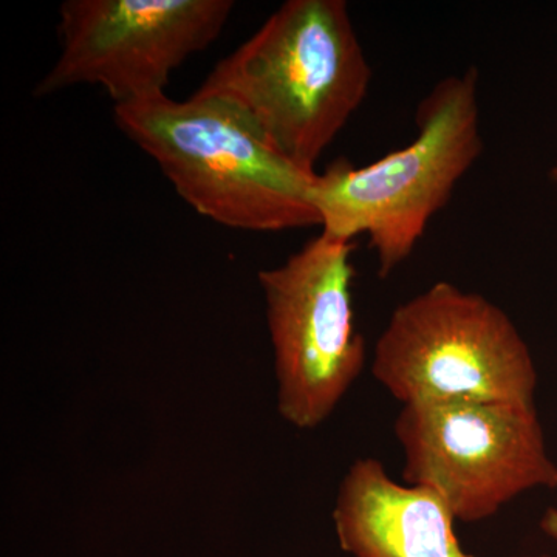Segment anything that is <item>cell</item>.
<instances>
[{
	"label": "cell",
	"mask_w": 557,
	"mask_h": 557,
	"mask_svg": "<svg viewBox=\"0 0 557 557\" xmlns=\"http://www.w3.org/2000/svg\"><path fill=\"white\" fill-rule=\"evenodd\" d=\"M370 83L347 3L288 0L194 95L222 102L282 159L317 172Z\"/></svg>",
	"instance_id": "obj_1"
},
{
	"label": "cell",
	"mask_w": 557,
	"mask_h": 557,
	"mask_svg": "<svg viewBox=\"0 0 557 557\" xmlns=\"http://www.w3.org/2000/svg\"><path fill=\"white\" fill-rule=\"evenodd\" d=\"M113 119L203 218L258 233L321 226L318 172L282 159L222 102L157 94L116 104Z\"/></svg>",
	"instance_id": "obj_2"
},
{
	"label": "cell",
	"mask_w": 557,
	"mask_h": 557,
	"mask_svg": "<svg viewBox=\"0 0 557 557\" xmlns=\"http://www.w3.org/2000/svg\"><path fill=\"white\" fill-rule=\"evenodd\" d=\"M416 123L406 148L361 168L338 160L314 178L321 233L344 242L368 236L381 277L412 256L482 156L478 69L438 81L418 106Z\"/></svg>",
	"instance_id": "obj_3"
},
{
	"label": "cell",
	"mask_w": 557,
	"mask_h": 557,
	"mask_svg": "<svg viewBox=\"0 0 557 557\" xmlns=\"http://www.w3.org/2000/svg\"><path fill=\"white\" fill-rule=\"evenodd\" d=\"M372 373L401 406L534 403L537 370L500 307L440 281L398 306L373 348Z\"/></svg>",
	"instance_id": "obj_4"
},
{
	"label": "cell",
	"mask_w": 557,
	"mask_h": 557,
	"mask_svg": "<svg viewBox=\"0 0 557 557\" xmlns=\"http://www.w3.org/2000/svg\"><path fill=\"white\" fill-rule=\"evenodd\" d=\"M403 479L432 487L458 522H482L530 491L557 490L536 403L403 406L394 426Z\"/></svg>",
	"instance_id": "obj_5"
},
{
	"label": "cell",
	"mask_w": 557,
	"mask_h": 557,
	"mask_svg": "<svg viewBox=\"0 0 557 557\" xmlns=\"http://www.w3.org/2000/svg\"><path fill=\"white\" fill-rule=\"evenodd\" d=\"M354 242L319 234L259 273L274 350L277 410L298 429L324 423L366 366L355 324Z\"/></svg>",
	"instance_id": "obj_6"
},
{
	"label": "cell",
	"mask_w": 557,
	"mask_h": 557,
	"mask_svg": "<svg viewBox=\"0 0 557 557\" xmlns=\"http://www.w3.org/2000/svg\"><path fill=\"white\" fill-rule=\"evenodd\" d=\"M233 9L231 0H67L60 58L35 95L100 86L116 106L164 94L172 72L219 38Z\"/></svg>",
	"instance_id": "obj_7"
},
{
	"label": "cell",
	"mask_w": 557,
	"mask_h": 557,
	"mask_svg": "<svg viewBox=\"0 0 557 557\" xmlns=\"http://www.w3.org/2000/svg\"><path fill=\"white\" fill-rule=\"evenodd\" d=\"M333 519L341 547L354 557H471L445 498L432 487L395 482L375 458L348 469Z\"/></svg>",
	"instance_id": "obj_8"
},
{
	"label": "cell",
	"mask_w": 557,
	"mask_h": 557,
	"mask_svg": "<svg viewBox=\"0 0 557 557\" xmlns=\"http://www.w3.org/2000/svg\"><path fill=\"white\" fill-rule=\"evenodd\" d=\"M541 528L545 534L549 537L556 539L557 541V509L552 508L545 512L544 518L541 520Z\"/></svg>",
	"instance_id": "obj_9"
},
{
	"label": "cell",
	"mask_w": 557,
	"mask_h": 557,
	"mask_svg": "<svg viewBox=\"0 0 557 557\" xmlns=\"http://www.w3.org/2000/svg\"><path fill=\"white\" fill-rule=\"evenodd\" d=\"M515 557H555L549 555H528V556H515Z\"/></svg>",
	"instance_id": "obj_10"
}]
</instances>
